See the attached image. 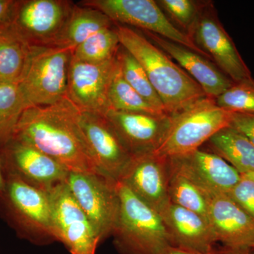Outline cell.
<instances>
[{
    "label": "cell",
    "instance_id": "obj_25",
    "mask_svg": "<svg viewBox=\"0 0 254 254\" xmlns=\"http://www.w3.org/2000/svg\"><path fill=\"white\" fill-rule=\"evenodd\" d=\"M168 193L173 204L199 214L208 220L209 207L213 195L208 194L186 177L170 171Z\"/></svg>",
    "mask_w": 254,
    "mask_h": 254
},
{
    "label": "cell",
    "instance_id": "obj_17",
    "mask_svg": "<svg viewBox=\"0 0 254 254\" xmlns=\"http://www.w3.org/2000/svg\"><path fill=\"white\" fill-rule=\"evenodd\" d=\"M133 155L155 153L162 145L173 115L109 110L105 115Z\"/></svg>",
    "mask_w": 254,
    "mask_h": 254
},
{
    "label": "cell",
    "instance_id": "obj_13",
    "mask_svg": "<svg viewBox=\"0 0 254 254\" xmlns=\"http://www.w3.org/2000/svg\"><path fill=\"white\" fill-rule=\"evenodd\" d=\"M116 67V56L99 64L84 63L71 57L68 99L80 111L105 115L109 111L108 89Z\"/></svg>",
    "mask_w": 254,
    "mask_h": 254
},
{
    "label": "cell",
    "instance_id": "obj_9",
    "mask_svg": "<svg viewBox=\"0 0 254 254\" xmlns=\"http://www.w3.org/2000/svg\"><path fill=\"white\" fill-rule=\"evenodd\" d=\"M57 240L70 254H96L102 240L66 182L48 190Z\"/></svg>",
    "mask_w": 254,
    "mask_h": 254
},
{
    "label": "cell",
    "instance_id": "obj_24",
    "mask_svg": "<svg viewBox=\"0 0 254 254\" xmlns=\"http://www.w3.org/2000/svg\"><path fill=\"white\" fill-rule=\"evenodd\" d=\"M116 60L122 74L127 83L151 106L162 113L168 114L144 68L121 45L117 53Z\"/></svg>",
    "mask_w": 254,
    "mask_h": 254
},
{
    "label": "cell",
    "instance_id": "obj_18",
    "mask_svg": "<svg viewBox=\"0 0 254 254\" xmlns=\"http://www.w3.org/2000/svg\"><path fill=\"white\" fill-rule=\"evenodd\" d=\"M145 34L152 43L177 62L208 98L215 99L233 84L230 78L201 55L155 33L145 32Z\"/></svg>",
    "mask_w": 254,
    "mask_h": 254
},
{
    "label": "cell",
    "instance_id": "obj_35",
    "mask_svg": "<svg viewBox=\"0 0 254 254\" xmlns=\"http://www.w3.org/2000/svg\"><path fill=\"white\" fill-rule=\"evenodd\" d=\"M224 249L227 254H254V249Z\"/></svg>",
    "mask_w": 254,
    "mask_h": 254
},
{
    "label": "cell",
    "instance_id": "obj_20",
    "mask_svg": "<svg viewBox=\"0 0 254 254\" xmlns=\"http://www.w3.org/2000/svg\"><path fill=\"white\" fill-rule=\"evenodd\" d=\"M160 215L173 247L203 253L215 248L218 241L208 219L172 203Z\"/></svg>",
    "mask_w": 254,
    "mask_h": 254
},
{
    "label": "cell",
    "instance_id": "obj_12",
    "mask_svg": "<svg viewBox=\"0 0 254 254\" xmlns=\"http://www.w3.org/2000/svg\"><path fill=\"white\" fill-rule=\"evenodd\" d=\"M0 160L4 173L16 175L45 191L66 182L69 173L49 155L15 138L0 149Z\"/></svg>",
    "mask_w": 254,
    "mask_h": 254
},
{
    "label": "cell",
    "instance_id": "obj_22",
    "mask_svg": "<svg viewBox=\"0 0 254 254\" xmlns=\"http://www.w3.org/2000/svg\"><path fill=\"white\" fill-rule=\"evenodd\" d=\"M208 141L213 153L221 157L241 175L254 173V145L236 128L225 127Z\"/></svg>",
    "mask_w": 254,
    "mask_h": 254
},
{
    "label": "cell",
    "instance_id": "obj_2",
    "mask_svg": "<svg viewBox=\"0 0 254 254\" xmlns=\"http://www.w3.org/2000/svg\"><path fill=\"white\" fill-rule=\"evenodd\" d=\"M120 45L144 68L150 83L170 115L207 97L199 85L140 32L117 24Z\"/></svg>",
    "mask_w": 254,
    "mask_h": 254
},
{
    "label": "cell",
    "instance_id": "obj_29",
    "mask_svg": "<svg viewBox=\"0 0 254 254\" xmlns=\"http://www.w3.org/2000/svg\"><path fill=\"white\" fill-rule=\"evenodd\" d=\"M215 100L220 108L230 113L254 115V78L233 83Z\"/></svg>",
    "mask_w": 254,
    "mask_h": 254
},
{
    "label": "cell",
    "instance_id": "obj_7",
    "mask_svg": "<svg viewBox=\"0 0 254 254\" xmlns=\"http://www.w3.org/2000/svg\"><path fill=\"white\" fill-rule=\"evenodd\" d=\"M82 6L99 10L113 22L128 25L155 33L193 50L209 59L192 38L175 26L154 0H87Z\"/></svg>",
    "mask_w": 254,
    "mask_h": 254
},
{
    "label": "cell",
    "instance_id": "obj_3",
    "mask_svg": "<svg viewBox=\"0 0 254 254\" xmlns=\"http://www.w3.org/2000/svg\"><path fill=\"white\" fill-rule=\"evenodd\" d=\"M6 185L0 194V216L21 240L37 246L57 240L48 192L13 174L4 173Z\"/></svg>",
    "mask_w": 254,
    "mask_h": 254
},
{
    "label": "cell",
    "instance_id": "obj_37",
    "mask_svg": "<svg viewBox=\"0 0 254 254\" xmlns=\"http://www.w3.org/2000/svg\"><path fill=\"white\" fill-rule=\"evenodd\" d=\"M242 176L248 177V178L252 179V180H254V173L248 174V175H242Z\"/></svg>",
    "mask_w": 254,
    "mask_h": 254
},
{
    "label": "cell",
    "instance_id": "obj_32",
    "mask_svg": "<svg viewBox=\"0 0 254 254\" xmlns=\"http://www.w3.org/2000/svg\"><path fill=\"white\" fill-rule=\"evenodd\" d=\"M230 126L245 135L254 145V115L232 113Z\"/></svg>",
    "mask_w": 254,
    "mask_h": 254
},
{
    "label": "cell",
    "instance_id": "obj_5",
    "mask_svg": "<svg viewBox=\"0 0 254 254\" xmlns=\"http://www.w3.org/2000/svg\"><path fill=\"white\" fill-rule=\"evenodd\" d=\"M73 50L67 47L32 46L27 66L18 83L26 108L55 104L67 97Z\"/></svg>",
    "mask_w": 254,
    "mask_h": 254
},
{
    "label": "cell",
    "instance_id": "obj_21",
    "mask_svg": "<svg viewBox=\"0 0 254 254\" xmlns=\"http://www.w3.org/2000/svg\"><path fill=\"white\" fill-rule=\"evenodd\" d=\"M32 46L11 24L0 26V84L19 83Z\"/></svg>",
    "mask_w": 254,
    "mask_h": 254
},
{
    "label": "cell",
    "instance_id": "obj_34",
    "mask_svg": "<svg viewBox=\"0 0 254 254\" xmlns=\"http://www.w3.org/2000/svg\"><path fill=\"white\" fill-rule=\"evenodd\" d=\"M165 254H227L226 251L223 247L220 248H214L210 252H198L194 251L184 250V249L178 248V247H171L168 249Z\"/></svg>",
    "mask_w": 254,
    "mask_h": 254
},
{
    "label": "cell",
    "instance_id": "obj_23",
    "mask_svg": "<svg viewBox=\"0 0 254 254\" xmlns=\"http://www.w3.org/2000/svg\"><path fill=\"white\" fill-rule=\"evenodd\" d=\"M111 27L113 21L99 10L75 4L54 47H67L74 50L95 33Z\"/></svg>",
    "mask_w": 254,
    "mask_h": 254
},
{
    "label": "cell",
    "instance_id": "obj_26",
    "mask_svg": "<svg viewBox=\"0 0 254 254\" xmlns=\"http://www.w3.org/2000/svg\"><path fill=\"white\" fill-rule=\"evenodd\" d=\"M108 99L109 110L168 115L151 106L127 83L119 68L118 62L108 89Z\"/></svg>",
    "mask_w": 254,
    "mask_h": 254
},
{
    "label": "cell",
    "instance_id": "obj_11",
    "mask_svg": "<svg viewBox=\"0 0 254 254\" xmlns=\"http://www.w3.org/2000/svg\"><path fill=\"white\" fill-rule=\"evenodd\" d=\"M74 5L64 0H19L10 24L31 46L54 47Z\"/></svg>",
    "mask_w": 254,
    "mask_h": 254
},
{
    "label": "cell",
    "instance_id": "obj_1",
    "mask_svg": "<svg viewBox=\"0 0 254 254\" xmlns=\"http://www.w3.org/2000/svg\"><path fill=\"white\" fill-rule=\"evenodd\" d=\"M79 114L68 97L55 104L26 108L12 138L49 155L69 173H101L82 133Z\"/></svg>",
    "mask_w": 254,
    "mask_h": 254
},
{
    "label": "cell",
    "instance_id": "obj_4",
    "mask_svg": "<svg viewBox=\"0 0 254 254\" xmlns=\"http://www.w3.org/2000/svg\"><path fill=\"white\" fill-rule=\"evenodd\" d=\"M120 207L112 237L121 254H165L172 246L160 214L117 182Z\"/></svg>",
    "mask_w": 254,
    "mask_h": 254
},
{
    "label": "cell",
    "instance_id": "obj_15",
    "mask_svg": "<svg viewBox=\"0 0 254 254\" xmlns=\"http://www.w3.org/2000/svg\"><path fill=\"white\" fill-rule=\"evenodd\" d=\"M168 158L155 153L132 155L118 182L159 214L171 203Z\"/></svg>",
    "mask_w": 254,
    "mask_h": 254
},
{
    "label": "cell",
    "instance_id": "obj_27",
    "mask_svg": "<svg viewBox=\"0 0 254 254\" xmlns=\"http://www.w3.org/2000/svg\"><path fill=\"white\" fill-rule=\"evenodd\" d=\"M26 108L18 83L0 84V149L12 138Z\"/></svg>",
    "mask_w": 254,
    "mask_h": 254
},
{
    "label": "cell",
    "instance_id": "obj_33",
    "mask_svg": "<svg viewBox=\"0 0 254 254\" xmlns=\"http://www.w3.org/2000/svg\"><path fill=\"white\" fill-rule=\"evenodd\" d=\"M19 0H0V26L12 21Z\"/></svg>",
    "mask_w": 254,
    "mask_h": 254
},
{
    "label": "cell",
    "instance_id": "obj_36",
    "mask_svg": "<svg viewBox=\"0 0 254 254\" xmlns=\"http://www.w3.org/2000/svg\"><path fill=\"white\" fill-rule=\"evenodd\" d=\"M5 185H6V180H5L4 170H3L2 165H1V160H0V194L4 191Z\"/></svg>",
    "mask_w": 254,
    "mask_h": 254
},
{
    "label": "cell",
    "instance_id": "obj_28",
    "mask_svg": "<svg viewBox=\"0 0 254 254\" xmlns=\"http://www.w3.org/2000/svg\"><path fill=\"white\" fill-rule=\"evenodd\" d=\"M120 47L116 29L113 27L98 32L76 47L72 57L84 63L99 64L113 59Z\"/></svg>",
    "mask_w": 254,
    "mask_h": 254
},
{
    "label": "cell",
    "instance_id": "obj_6",
    "mask_svg": "<svg viewBox=\"0 0 254 254\" xmlns=\"http://www.w3.org/2000/svg\"><path fill=\"white\" fill-rule=\"evenodd\" d=\"M232 115L213 98L205 97L195 102L173 115L168 133L155 154L169 158L199 149L217 132L230 126Z\"/></svg>",
    "mask_w": 254,
    "mask_h": 254
},
{
    "label": "cell",
    "instance_id": "obj_16",
    "mask_svg": "<svg viewBox=\"0 0 254 254\" xmlns=\"http://www.w3.org/2000/svg\"><path fill=\"white\" fill-rule=\"evenodd\" d=\"M169 170L180 174L210 195L227 194L242 175L219 155L199 149L168 158Z\"/></svg>",
    "mask_w": 254,
    "mask_h": 254
},
{
    "label": "cell",
    "instance_id": "obj_30",
    "mask_svg": "<svg viewBox=\"0 0 254 254\" xmlns=\"http://www.w3.org/2000/svg\"><path fill=\"white\" fill-rule=\"evenodd\" d=\"M157 2L170 18L190 36L203 3L200 4L192 0H160Z\"/></svg>",
    "mask_w": 254,
    "mask_h": 254
},
{
    "label": "cell",
    "instance_id": "obj_10",
    "mask_svg": "<svg viewBox=\"0 0 254 254\" xmlns=\"http://www.w3.org/2000/svg\"><path fill=\"white\" fill-rule=\"evenodd\" d=\"M190 38L234 83L252 78L250 68L210 3H203Z\"/></svg>",
    "mask_w": 254,
    "mask_h": 254
},
{
    "label": "cell",
    "instance_id": "obj_31",
    "mask_svg": "<svg viewBox=\"0 0 254 254\" xmlns=\"http://www.w3.org/2000/svg\"><path fill=\"white\" fill-rule=\"evenodd\" d=\"M227 195L254 220V180L242 176L236 186Z\"/></svg>",
    "mask_w": 254,
    "mask_h": 254
},
{
    "label": "cell",
    "instance_id": "obj_8",
    "mask_svg": "<svg viewBox=\"0 0 254 254\" xmlns=\"http://www.w3.org/2000/svg\"><path fill=\"white\" fill-rule=\"evenodd\" d=\"M66 184L102 242L112 236L120 201L117 181L101 173H68Z\"/></svg>",
    "mask_w": 254,
    "mask_h": 254
},
{
    "label": "cell",
    "instance_id": "obj_14",
    "mask_svg": "<svg viewBox=\"0 0 254 254\" xmlns=\"http://www.w3.org/2000/svg\"><path fill=\"white\" fill-rule=\"evenodd\" d=\"M79 125L98 170L118 182L132 154L113 125L105 115L81 111Z\"/></svg>",
    "mask_w": 254,
    "mask_h": 254
},
{
    "label": "cell",
    "instance_id": "obj_19",
    "mask_svg": "<svg viewBox=\"0 0 254 254\" xmlns=\"http://www.w3.org/2000/svg\"><path fill=\"white\" fill-rule=\"evenodd\" d=\"M208 218L222 247L254 250V220L228 195L212 196Z\"/></svg>",
    "mask_w": 254,
    "mask_h": 254
}]
</instances>
